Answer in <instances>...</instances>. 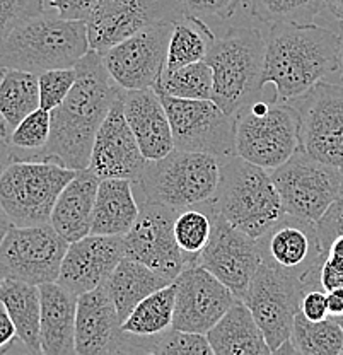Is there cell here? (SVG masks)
<instances>
[{"label": "cell", "mask_w": 343, "mask_h": 355, "mask_svg": "<svg viewBox=\"0 0 343 355\" xmlns=\"http://www.w3.org/2000/svg\"><path fill=\"white\" fill-rule=\"evenodd\" d=\"M73 67L76 84L65 101L51 111L50 140L31 159L57 161L80 171L89 168L96 133L125 89L109 76L101 51L89 50Z\"/></svg>", "instance_id": "cell-1"}, {"label": "cell", "mask_w": 343, "mask_h": 355, "mask_svg": "<svg viewBox=\"0 0 343 355\" xmlns=\"http://www.w3.org/2000/svg\"><path fill=\"white\" fill-rule=\"evenodd\" d=\"M337 33L309 24H274L267 38L263 86L274 84L276 99L292 103L337 72Z\"/></svg>", "instance_id": "cell-2"}, {"label": "cell", "mask_w": 343, "mask_h": 355, "mask_svg": "<svg viewBox=\"0 0 343 355\" xmlns=\"http://www.w3.org/2000/svg\"><path fill=\"white\" fill-rule=\"evenodd\" d=\"M89 51L87 24L62 17H35L0 40V70L17 69L39 76L73 67Z\"/></svg>", "instance_id": "cell-3"}, {"label": "cell", "mask_w": 343, "mask_h": 355, "mask_svg": "<svg viewBox=\"0 0 343 355\" xmlns=\"http://www.w3.org/2000/svg\"><path fill=\"white\" fill-rule=\"evenodd\" d=\"M210 205L256 239L285 214L272 173L239 155L222 159L219 187Z\"/></svg>", "instance_id": "cell-4"}, {"label": "cell", "mask_w": 343, "mask_h": 355, "mask_svg": "<svg viewBox=\"0 0 343 355\" xmlns=\"http://www.w3.org/2000/svg\"><path fill=\"white\" fill-rule=\"evenodd\" d=\"M267 40L254 26H239L217 38L205 62L213 70L212 99L227 114L260 98Z\"/></svg>", "instance_id": "cell-5"}, {"label": "cell", "mask_w": 343, "mask_h": 355, "mask_svg": "<svg viewBox=\"0 0 343 355\" xmlns=\"http://www.w3.org/2000/svg\"><path fill=\"white\" fill-rule=\"evenodd\" d=\"M222 159L213 154L175 149L166 157L149 161L137 181L143 202L161 203L182 212L202 207L216 197Z\"/></svg>", "instance_id": "cell-6"}, {"label": "cell", "mask_w": 343, "mask_h": 355, "mask_svg": "<svg viewBox=\"0 0 343 355\" xmlns=\"http://www.w3.org/2000/svg\"><path fill=\"white\" fill-rule=\"evenodd\" d=\"M236 155L274 171L301 149L299 114L290 103L254 98L234 113Z\"/></svg>", "instance_id": "cell-7"}, {"label": "cell", "mask_w": 343, "mask_h": 355, "mask_svg": "<svg viewBox=\"0 0 343 355\" xmlns=\"http://www.w3.org/2000/svg\"><path fill=\"white\" fill-rule=\"evenodd\" d=\"M76 169L48 159H14L0 173V205L14 225L50 224L62 190Z\"/></svg>", "instance_id": "cell-8"}, {"label": "cell", "mask_w": 343, "mask_h": 355, "mask_svg": "<svg viewBox=\"0 0 343 355\" xmlns=\"http://www.w3.org/2000/svg\"><path fill=\"white\" fill-rule=\"evenodd\" d=\"M261 260L302 284L306 292L321 287V268L328 251L319 241L316 222L283 214L258 238Z\"/></svg>", "instance_id": "cell-9"}, {"label": "cell", "mask_w": 343, "mask_h": 355, "mask_svg": "<svg viewBox=\"0 0 343 355\" xmlns=\"http://www.w3.org/2000/svg\"><path fill=\"white\" fill-rule=\"evenodd\" d=\"M270 173L283 212L290 216L316 222L342 197V169L318 161L301 149Z\"/></svg>", "instance_id": "cell-10"}, {"label": "cell", "mask_w": 343, "mask_h": 355, "mask_svg": "<svg viewBox=\"0 0 343 355\" xmlns=\"http://www.w3.org/2000/svg\"><path fill=\"white\" fill-rule=\"evenodd\" d=\"M156 92L169 116L176 149L220 159L236 155L234 114H227L213 99H179Z\"/></svg>", "instance_id": "cell-11"}, {"label": "cell", "mask_w": 343, "mask_h": 355, "mask_svg": "<svg viewBox=\"0 0 343 355\" xmlns=\"http://www.w3.org/2000/svg\"><path fill=\"white\" fill-rule=\"evenodd\" d=\"M69 244L51 224H12L0 243V277L35 286L57 282Z\"/></svg>", "instance_id": "cell-12"}, {"label": "cell", "mask_w": 343, "mask_h": 355, "mask_svg": "<svg viewBox=\"0 0 343 355\" xmlns=\"http://www.w3.org/2000/svg\"><path fill=\"white\" fill-rule=\"evenodd\" d=\"M290 105L299 114L301 150L318 161L343 168V86L321 83Z\"/></svg>", "instance_id": "cell-13"}, {"label": "cell", "mask_w": 343, "mask_h": 355, "mask_svg": "<svg viewBox=\"0 0 343 355\" xmlns=\"http://www.w3.org/2000/svg\"><path fill=\"white\" fill-rule=\"evenodd\" d=\"M304 294L301 282L263 261L254 272L243 301L260 324L272 354L290 340Z\"/></svg>", "instance_id": "cell-14"}, {"label": "cell", "mask_w": 343, "mask_h": 355, "mask_svg": "<svg viewBox=\"0 0 343 355\" xmlns=\"http://www.w3.org/2000/svg\"><path fill=\"white\" fill-rule=\"evenodd\" d=\"M176 21H162L103 51V60L114 83L125 91L150 89L161 79Z\"/></svg>", "instance_id": "cell-15"}, {"label": "cell", "mask_w": 343, "mask_h": 355, "mask_svg": "<svg viewBox=\"0 0 343 355\" xmlns=\"http://www.w3.org/2000/svg\"><path fill=\"white\" fill-rule=\"evenodd\" d=\"M178 214V210L161 203H140L137 222L123 236L125 257L142 261L162 275L176 280L184 268L191 266L176 241L175 220Z\"/></svg>", "instance_id": "cell-16"}, {"label": "cell", "mask_w": 343, "mask_h": 355, "mask_svg": "<svg viewBox=\"0 0 343 355\" xmlns=\"http://www.w3.org/2000/svg\"><path fill=\"white\" fill-rule=\"evenodd\" d=\"M261 261L258 239L232 225L212 207V236L197 265L212 272L236 297L243 299Z\"/></svg>", "instance_id": "cell-17"}, {"label": "cell", "mask_w": 343, "mask_h": 355, "mask_svg": "<svg viewBox=\"0 0 343 355\" xmlns=\"http://www.w3.org/2000/svg\"><path fill=\"white\" fill-rule=\"evenodd\" d=\"M184 14L183 0H99L86 21L89 50L103 53L146 26L178 21Z\"/></svg>", "instance_id": "cell-18"}, {"label": "cell", "mask_w": 343, "mask_h": 355, "mask_svg": "<svg viewBox=\"0 0 343 355\" xmlns=\"http://www.w3.org/2000/svg\"><path fill=\"white\" fill-rule=\"evenodd\" d=\"M173 327L206 335L236 302V294L202 265L184 268L175 280Z\"/></svg>", "instance_id": "cell-19"}, {"label": "cell", "mask_w": 343, "mask_h": 355, "mask_svg": "<svg viewBox=\"0 0 343 355\" xmlns=\"http://www.w3.org/2000/svg\"><path fill=\"white\" fill-rule=\"evenodd\" d=\"M76 354H137L134 335L121 330V320L106 284L79 295L76 320Z\"/></svg>", "instance_id": "cell-20"}, {"label": "cell", "mask_w": 343, "mask_h": 355, "mask_svg": "<svg viewBox=\"0 0 343 355\" xmlns=\"http://www.w3.org/2000/svg\"><path fill=\"white\" fill-rule=\"evenodd\" d=\"M149 161L140 150L123 110V96L109 110L96 133L89 169L99 178H123L134 183L142 178Z\"/></svg>", "instance_id": "cell-21"}, {"label": "cell", "mask_w": 343, "mask_h": 355, "mask_svg": "<svg viewBox=\"0 0 343 355\" xmlns=\"http://www.w3.org/2000/svg\"><path fill=\"white\" fill-rule=\"evenodd\" d=\"M123 258V236L87 234L69 244L57 282L77 295L94 291L108 284Z\"/></svg>", "instance_id": "cell-22"}, {"label": "cell", "mask_w": 343, "mask_h": 355, "mask_svg": "<svg viewBox=\"0 0 343 355\" xmlns=\"http://www.w3.org/2000/svg\"><path fill=\"white\" fill-rule=\"evenodd\" d=\"M123 110L147 161L166 157L176 149L169 116L156 89L125 91Z\"/></svg>", "instance_id": "cell-23"}, {"label": "cell", "mask_w": 343, "mask_h": 355, "mask_svg": "<svg viewBox=\"0 0 343 355\" xmlns=\"http://www.w3.org/2000/svg\"><path fill=\"white\" fill-rule=\"evenodd\" d=\"M99 181L101 178L89 168L80 169L62 190L55 203L50 224L69 243L79 241L91 234Z\"/></svg>", "instance_id": "cell-24"}, {"label": "cell", "mask_w": 343, "mask_h": 355, "mask_svg": "<svg viewBox=\"0 0 343 355\" xmlns=\"http://www.w3.org/2000/svg\"><path fill=\"white\" fill-rule=\"evenodd\" d=\"M42 292V352L45 355L76 354V320L79 295L48 282Z\"/></svg>", "instance_id": "cell-25"}, {"label": "cell", "mask_w": 343, "mask_h": 355, "mask_svg": "<svg viewBox=\"0 0 343 355\" xmlns=\"http://www.w3.org/2000/svg\"><path fill=\"white\" fill-rule=\"evenodd\" d=\"M134 184V181L123 178H103L99 181L91 234L125 236L134 227L140 214Z\"/></svg>", "instance_id": "cell-26"}, {"label": "cell", "mask_w": 343, "mask_h": 355, "mask_svg": "<svg viewBox=\"0 0 343 355\" xmlns=\"http://www.w3.org/2000/svg\"><path fill=\"white\" fill-rule=\"evenodd\" d=\"M206 338L213 355L272 354L260 324L243 299H236L219 323L206 333Z\"/></svg>", "instance_id": "cell-27"}, {"label": "cell", "mask_w": 343, "mask_h": 355, "mask_svg": "<svg viewBox=\"0 0 343 355\" xmlns=\"http://www.w3.org/2000/svg\"><path fill=\"white\" fill-rule=\"evenodd\" d=\"M0 301L6 304L26 352H42V292L39 286L14 279H2Z\"/></svg>", "instance_id": "cell-28"}, {"label": "cell", "mask_w": 343, "mask_h": 355, "mask_svg": "<svg viewBox=\"0 0 343 355\" xmlns=\"http://www.w3.org/2000/svg\"><path fill=\"white\" fill-rule=\"evenodd\" d=\"M173 282L175 280L156 272L142 261L125 257L114 268L106 286H108L118 316L123 323L140 301Z\"/></svg>", "instance_id": "cell-29"}, {"label": "cell", "mask_w": 343, "mask_h": 355, "mask_svg": "<svg viewBox=\"0 0 343 355\" xmlns=\"http://www.w3.org/2000/svg\"><path fill=\"white\" fill-rule=\"evenodd\" d=\"M39 108V80L33 72L17 69L0 70V121L2 135L10 132Z\"/></svg>", "instance_id": "cell-30"}, {"label": "cell", "mask_w": 343, "mask_h": 355, "mask_svg": "<svg viewBox=\"0 0 343 355\" xmlns=\"http://www.w3.org/2000/svg\"><path fill=\"white\" fill-rule=\"evenodd\" d=\"M216 40V35L206 26L205 19L184 14L182 19L175 22L173 28L164 70H175L205 60Z\"/></svg>", "instance_id": "cell-31"}, {"label": "cell", "mask_w": 343, "mask_h": 355, "mask_svg": "<svg viewBox=\"0 0 343 355\" xmlns=\"http://www.w3.org/2000/svg\"><path fill=\"white\" fill-rule=\"evenodd\" d=\"M175 302L176 286L173 282L140 301L121 323V330L142 338L169 330L175 320Z\"/></svg>", "instance_id": "cell-32"}, {"label": "cell", "mask_w": 343, "mask_h": 355, "mask_svg": "<svg viewBox=\"0 0 343 355\" xmlns=\"http://www.w3.org/2000/svg\"><path fill=\"white\" fill-rule=\"evenodd\" d=\"M296 354L302 355H343V328L333 318L311 321L299 313L290 335Z\"/></svg>", "instance_id": "cell-33"}, {"label": "cell", "mask_w": 343, "mask_h": 355, "mask_svg": "<svg viewBox=\"0 0 343 355\" xmlns=\"http://www.w3.org/2000/svg\"><path fill=\"white\" fill-rule=\"evenodd\" d=\"M154 89L179 99H212L213 70L205 60L164 70Z\"/></svg>", "instance_id": "cell-34"}, {"label": "cell", "mask_w": 343, "mask_h": 355, "mask_svg": "<svg viewBox=\"0 0 343 355\" xmlns=\"http://www.w3.org/2000/svg\"><path fill=\"white\" fill-rule=\"evenodd\" d=\"M326 7V0H249L254 19L263 24H309Z\"/></svg>", "instance_id": "cell-35"}, {"label": "cell", "mask_w": 343, "mask_h": 355, "mask_svg": "<svg viewBox=\"0 0 343 355\" xmlns=\"http://www.w3.org/2000/svg\"><path fill=\"white\" fill-rule=\"evenodd\" d=\"M176 241L191 265H197V258L209 244L212 236V207L210 203L202 207L184 209L175 220Z\"/></svg>", "instance_id": "cell-36"}, {"label": "cell", "mask_w": 343, "mask_h": 355, "mask_svg": "<svg viewBox=\"0 0 343 355\" xmlns=\"http://www.w3.org/2000/svg\"><path fill=\"white\" fill-rule=\"evenodd\" d=\"M139 354L156 355H213L206 335L193 331L178 330L171 327L169 330L156 336H137Z\"/></svg>", "instance_id": "cell-37"}, {"label": "cell", "mask_w": 343, "mask_h": 355, "mask_svg": "<svg viewBox=\"0 0 343 355\" xmlns=\"http://www.w3.org/2000/svg\"><path fill=\"white\" fill-rule=\"evenodd\" d=\"M51 111L43 108L35 110L10 132L7 137L14 150L29 153V159L38 154L50 140Z\"/></svg>", "instance_id": "cell-38"}, {"label": "cell", "mask_w": 343, "mask_h": 355, "mask_svg": "<svg viewBox=\"0 0 343 355\" xmlns=\"http://www.w3.org/2000/svg\"><path fill=\"white\" fill-rule=\"evenodd\" d=\"M39 80V108L53 111L65 101L77 80L76 67L51 69L38 76Z\"/></svg>", "instance_id": "cell-39"}, {"label": "cell", "mask_w": 343, "mask_h": 355, "mask_svg": "<svg viewBox=\"0 0 343 355\" xmlns=\"http://www.w3.org/2000/svg\"><path fill=\"white\" fill-rule=\"evenodd\" d=\"M46 0H0V40L23 22L45 14Z\"/></svg>", "instance_id": "cell-40"}, {"label": "cell", "mask_w": 343, "mask_h": 355, "mask_svg": "<svg viewBox=\"0 0 343 355\" xmlns=\"http://www.w3.org/2000/svg\"><path fill=\"white\" fill-rule=\"evenodd\" d=\"M241 3L243 0H183L186 14L202 17V19L210 17L217 21H227L234 17Z\"/></svg>", "instance_id": "cell-41"}, {"label": "cell", "mask_w": 343, "mask_h": 355, "mask_svg": "<svg viewBox=\"0 0 343 355\" xmlns=\"http://www.w3.org/2000/svg\"><path fill=\"white\" fill-rule=\"evenodd\" d=\"M316 229H318L319 241L326 251L330 250L335 239L343 236V195L335 200L326 212L316 220Z\"/></svg>", "instance_id": "cell-42"}, {"label": "cell", "mask_w": 343, "mask_h": 355, "mask_svg": "<svg viewBox=\"0 0 343 355\" xmlns=\"http://www.w3.org/2000/svg\"><path fill=\"white\" fill-rule=\"evenodd\" d=\"M46 3L57 10V16L62 19L86 22L94 12L99 0H46Z\"/></svg>", "instance_id": "cell-43"}, {"label": "cell", "mask_w": 343, "mask_h": 355, "mask_svg": "<svg viewBox=\"0 0 343 355\" xmlns=\"http://www.w3.org/2000/svg\"><path fill=\"white\" fill-rule=\"evenodd\" d=\"M301 313L311 321H323L330 318L326 292L323 288L308 291L301 299Z\"/></svg>", "instance_id": "cell-44"}, {"label": "cell", "mask_w": 343, "mask_h": 355, "mask_svg": "<svg viewBox=\"0 0 343 355\" xmlns=\"http://www.w3.org/2000/svg\"><path fill=\"white\" fill-rule=\"evenodd\" d=\"M16 338H17L16 324H14L12 318H10L6 304L0 301V354L10 352Z\"/></svg>", "instance_id": "cell-45"}, {"label": "cell", "mask_w": 343, "mask_h": 355, "mask_svg": "<svg viewBox=\"0 0 343 355\" xmlns=\"http://www.w3.org/2000/svg\"><path fill=\"white\" fill-rule=\"evenodd\" d=\"M319 280L324 292L331 291V288H343V270L335 268L333 265H330L324 260L323 268H321Z\"/></svg>", "instance_id": "cell-46"}, {"label": "cell", "mask_w": 343, "mask_h": 355, "mask_svg": "<svg viewBox=\"0 0 343 355\" xmlns=\"http://www.w3.org/2000/svg\"><path fill=\"white\" fill-rule=\"evenodd\" d=\"M330 318L343 316V288H331L326 292Z\"/></svg>", "instance_id": "cell-47"}, {"label": "cell", "mask_w": 343, "mask_h": 355, "mask_svg": "<svg viewBox=\"0 0 343 355\" xmlns=\"http://www.w3.org/2000/svg\"><path fill=\"white\" fill-rule=\"evenodd\" d=\"M326 261L330 265H333L335 268L343 270V236H340V238H337L331 243L330 250H328Z\"/></svg>", "instance_id": "cell-48"}, {"label": "cell", "mask_w": 343, "mask_h": 355, "mask_svg": "<svg viewBox=\"0 0 343 355\" xmlns=\"http://www.w3.org/2000/svg\"><path fill=\"white\" fill-rule=\"evenodd\" d=\"M16 159V153H14L12 146L9 144V140L6 137H0V173L6 169V166L9 162H12Z\"/></svg>", "instance_id": "cell-49"}, {"label": "cell", "mask_w": 343, "mask_h": 355, "mask_svg": "<svg viewBox=\"0 0 343 355\" xmlns=\"http://www.w3.org/2000/svg\"><path fill=\"white\" fill-rule=\"evenodd\" d=\"M338 38H340V44H338V67H337V73H338V80L343 86V21H340V33H338Z\"/></svg>", "instance_id": "cell-50"}, {"label": "cell", "mask_w": 343, "mask_h": 355, "mask_svg": "<svg viewBox=\"0 0 343 355\" xmlns=\"http://www.w3.org/2000/svg\"><path fill=\"white\" fill-rule=\"evenodd\" d=\"M326 7L338 21H343V0H326Z\"/></svg>", "instance_id": "cell-51"}, {"label": "cell", "mask_w": 343, "mask_h": 355, "mask_svg": "<svg viewBox=\"0 0 343 355\" xmlns=\"http://www.w3.org/2000/svg\"><path fill=\"white\" fill-rule=\"evenodd\" d=\"M10 225H12V222H10L9 217H7L6 210L2 209V205H0V243H2V239L6 238L7 231L10 229Z\"/></svg>", "instance_id": "cell-52"}, {"label": "cell", "mask_w": 343, "mask_h": 355, "mask_svg": "<svg viewBox=\"0 0 343 355\" xmlns=\"http://www.w3.org/2000/svg\"><path fill=\"white\" fill-rule=\"evenodd\" d=\"M333 320H337L338 321V324H340V327L343 328V316H338V318H333Z\"/></svg>", "instance_id": "cell-53"}, {"label": "cell", "mask_w": 343, "mask_h": 355, "mask_svg": "<svg viewBox=\"0 0 343 355\" xmlns=\"http://www.w3.org/2000/svg\"><path fill=\"white\" fill-rule=\"evenodd\" d=\"M342 195H343V168H342Z\"/></svg>", "instance_id": "cell-54"}, {"label": "cell", "mask_w": 343, "mask_h": 355, "mask_svg": "<svg viewBox=\"0 0 343 355\" xmlns=\"http://www.w3.org/2000/svg\"><path fill=\"white\" fill-rule=\"evenodd\" d=\"M0 282H2V277H0Z\"/></svg>", "instance_id": "cell-55"}]
</instances>
